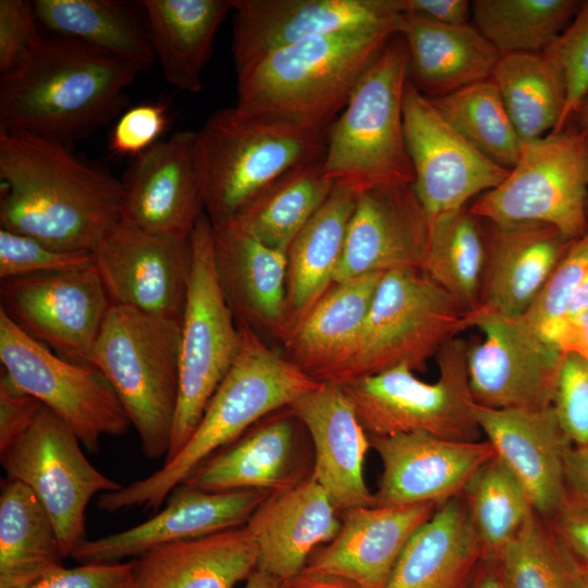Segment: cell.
I'll use <instances>...</instances> for the list:
<instances>
[{"instance_id":"6da1fadb","label":"cell","mask_w":588,"mask_h":588,"mask_svg":"<svg viewBox=\"0 0 588 588\" xmlns=\"http://www.w3.org/2000/svg\"><path fill=\"white\" fill-rule=\"evenodd\" d=\"M0 225L65 250L93 252L121 221L123 184L66 144L0 131Z\"/></svg>"},{"instance_id":"7a4b0ae2","label":"cell","mask_w":588,"mask_h":588,"mask_svg":"<svg viewBox=\"0 0 588 588\" xmlns=\"http://www.w3.org/2000/svg\"><path fill=\"white\" fill-rule=\"evenodd\" d=\"M138 71L70 37L44 39L20 69L0 76V131L63 144L89 137L128 103Z\"/></svg>"},{"instance_id":"3957f363","label":"cell","mask_w":588,"mask_h":588,"mask_svg":"<svg viewBox=\"0 0 588 588\" xmlns=\"http://www.w3.org/2000/svg\"><path fill=\"white\" fill-rule=\"evenodd\" d=\"M240 328L242 340L236 357L185 445L150 476L100 494L99 510L108 513L132 507L157 510L207 457L319 385L320 382L269 348L252 328Z\"/></svg>"},{"instance_id":"277c9868","label":"cell","mask_w":588,"mask_h":588,"mask_svg":"<svg viewBox=\"0 0 588 588\" xmlns=\"http://www.w3.org/2000/svg\"><path fill=\"white\" fill-rule=\"evenodd\" d=\"M394 35L342 33L262 54L236 70L235 108L262 121L328 133Z\"/></svg>"},{"instance_id":"5b68a950","label":"cell","mask_w":588,"mask_h":588,"mask_svg":"<svg viewBox=\"0 0 588 588\" xmlns=\"http://www.w3.org/2000/svg\"><path fill=\"white\" fill-rule=\"evenodd\" d=\"M407 82V48L396 34L359 79L328 132L321 167L328 181L358 194L414 183L403 125Z\"/></svg>"},{"instance_id":"8992f818","label":"cell","mask_w":588,"mask_h":588,"mask_svg":"<svg viewBox=\"0 0 588 588\" xmlns=\"http://www.w3.org/2000/svg\"><path fill=\"white\" fill-rule=\"evenodd\" d=\"M328 133L267 122L235 107L196 132L205 210L213 225L236 215L289 171L323 160Z\"/></svg>"},{"instance_id":"52a82bcc","label":"cell","mask_w":588,"mask_h":588,"mask_svg":"<svg viewBox=\"0 0 588 588\" xmlns=\"http://www.w3.org/2000/svg\"><path fill=\"white\" fill-rule=\"evenodd\" d=\"M180 331V322L112 305L91 356L151 461L169 450L179 396Z\"/></svg>"},{"instance_id":"ba28073f","label":"cell","mask_w":588,"mask_h":588,"mask_svg":"<svg viewBox=\"0 0 588 588\" xmlns=\"http://www.w3.org/2000/svg\"><path fill=\"white\" fill-rule=\"evenodd\" d=\"M192 261L179 346V396L170 461L185 445L238 352L242 332L222 289L213 225L206 212L191 233Z\"/></svg>"},{"instance_id":"9c48e42d","label":"cell","mask_w":588,"mask_h":588,"mask_svg":"<svg viewBox=\"0 0 588 588\" xmlns=\"http://www.w3.org/2000/svg\"><path fill=\"white\" fill-rule=\"evenodd\" d=\"M466 329V311L424 272L388 271L354 355L330 382L341 385L402 365L422 371L448 341Z\"/></svg>"},{"instance_id":"30bf717a","label":"cell","mask_w":588,"mask_h":588,"mask_svg":"<svg viewBox=\"0 0 588 588\" xmlns=\"http://www.w3.org/2000/svg\"><path fill=\"white\" fill-rule=\"evenodd\" d=\"M468 344L448 341L437 354L439 378L428 383L397 366L341 384L369 437L426 432L455 441H479L467 369Z\"/></svg>"},{"instance_id":"8fae6325","label":"cell","mask_w":588,"mask_h":588,"mask_svg":"<svg viewBox=\"0 0 588 588\" xmlns=\"http://www.w3.org/2000/svg\"><path fill=\"white\" fill-rule=\"evenodd\" d=\"M469 211L494 223L541 222L568 241L588 230V137L565 126L523 143L519 158L493 189L476 197Z\"/></svg>"},{"instance_id":"7c38bea8","label":"cell","mask_w":588,"mask_h":588,"mask_svg":"<svg viewBox=\"0 0 588 588\" xmlns=\"http://www.w3.org/2000/svg\"><path fill=\"white\" fill-rule=\"evenodd\" d=\"M0 463L8 478L23 482L39 499L65 558L87 540L85 512L91 498L122 487L91 465L74 431L46 406L0 451Z\"/></svg>"},{"instance_id":"4fadbf2b","label":"cell","mask_w":588,"mask_h":588,"mask_svg":"<svg viewBox=\"0 0 588 588\" xmlns=\"http://www.w3.org/2000/svg\"><path fill=\"white\" fill-rule=\"evenodd\" d=\"M0 360L2 372L54 412L88 452H98L103 436L127 433L128 417L97 369L59 356L23 332L2 310Z\"/></svg>"},{"instance_id":"5bb4252c","label":"cell","mask_w":588,"mask_h":588,"mask_svg":"<svg viewBox=\"0 0 588 588\" xmlns=\"http://www.w3.org/2000/svg\"><path fill=\"white\" fill-rule=\"evenodd\" d=\"M0 302V310L35 341L71 363L93 367L94 347L112 306L95 265L1 280Z\"/></svg>"},{"instance_id":"9a60e30c","label":"cell","mask_w":588,"mask_h":588,"mask_svg":"<svg viewBox=\"0 0 588 588\" xmlns=\"http://www.w3.org/2000/svg\"><path fill=\"white\" fill-rule=\"evenodd\" d=\"M483 340L468 344L470 393L482 406L499 409L552 406L564 354L523 317L467 314Z\"/></svg>"},{"instance_id":"2e32d148","label":"cell","mask_w":588,"mask_h":588,"mask_svg":"<svg viewBox=\"0 0 588 588\" xmlns=\"http://www.w3.org/2000/svg\"><path fill=\"white\" fill-rule=\"evenodd\" d=\"M403 125L413 187L430 221L467 207L473 197L497 187L510 172L464 139L409 79Z\"/></svg>"},{"instance_id":"e0dca14e","label":"cell","mask_w":588,"mask_h":588,"mask_svg":"<svg viewBox=\"0 0 588 588\" xmlns=\"http://www.w3.org/2000/svg\"><path fill=\"white\" fill-rule=\"evenodd\" d=\"M93 255L112 305L181 323L191 271V235L155 234L120 221Z\"/></svg>"},{"instance_id":"ac0fdd59","label":"cell","mask_w":588,"mask_h":588,"mask_svg":"<svg viewBox=\"0 0 588 588\" xmlns=\"http://www.w3.org/2000/svg\"><path fill=\"white\" fill-rule=\"evenodd\" d=\"M401 0H233L236 70L268 52L342 33L400 34Z\"/></svg>"},{"instance_id":"d6986e66","label":"cell","mask_w":588,"mask_h":588,"mask_svg":"<svg viewBox=\"0 0 588 588\" xmlns=\"http://www.w3.org/2000/svg\"><path fill=\"white\" fill-rule=\"evenodd\" d=\"M307 430L290 406L252 426L241 437L201 462L184 483L210 492L294 488L314 469Z\"/></svg>"},{"instance_id":"ffe728a7","label":"cell","mask_w":588,"mask_h":588,"mask_svg":"<svg viewBox=\"0 0 588 588\" xmlns=\"http://www.w3.org/2000/svg\"><path fill=\"white\" fill-rule=\"evenodd\" d=\"M121 221L155 234L189 236L205 212L196 132H175L145 150L127 169Z\"/></svg>"},{"instance_id":"44dd1931","label":"cell","mask_w":588,"mask_h":588,"mask_svg":"<svg viewBox=\"0 0 588 588\" xmlns=\"http://www.w3.org/2000/svg\"><path fill=\"white\" fill-rule=\"evenodd\" d=\"M430 220L413 184L373 187L357 195L333 283L366 273L420 270Z\"/></svg>"},{"instance_id":"7402d4cb","label":"cell","mask_w":588,"mask_h":588,"mask_svg":"<svg viewBox=\"0 0 588 588\" xmlns=\"http://www.w3.org/2000/svg\"><path fill=\"white\" fill-rule=\"evenodd\" d=\"M369 441L382 463L376 505L441 504L461 495L495 455L488 440L455 441L426 432L369 437Z\"/></svg>"},{"instance_id":"603a6c76","label":"cell","mask_w":588,"mask_h":588,"mask_svg":"<svg viewBox=\"0 0 588 588\" xmlns=\"http://www.w3.org/2000/svg\"><path fill=\"white\" fill-rule=\"evenodd\" d=\"M269 494L260 490L210 492L182 482L170 492L164 509L151 518L119 532L87 539L70 558L79 564L118 563L161 544L244 526Z\"/></svg>"},{"instance_id":"cb8c5ba5","label":"cell","mask_w":588,"mask_h":588,"mask_svg":"<svg viewBox=\"0 0 588 588\" xmlns=\"http://www.w3.org/2000/svg\"><path fill=\"white\" fill-rule=\"evenodd\" d=\"M474 413L495 455L527 491L535 512L553 517L567 500L565 460L572 446L553 407L499 409L475 402Z\"/></svg>"},{"instance_id":"d4e9b609","label":"cell","mask_w":588,"mask_h":588,"mask_svg":"<svg viewBox=\"0 0 588 588\" xmlns=\"http://www.w3.org/2000/svg\"><path fill=\"white\" fill-rule=\"evenodd\" d=\"M480 222L486 257L478 307L473 313L522 317L573 241L541 222Z\"/></svg>"},{"instance_id":"484cf974","label":"cell","mask_w":588,"mask_h":588,"mask_svg":"<svg viewBox=\"0 0 588 588\" xmlns=\"http://www.w3.org/2000/svg\"><path fill=\"white\" fill-rule=\"evenodd\" d=\"M290 407L306 428L314 450L311 476L326 490L340 514L376 505L365 481L370 446L367 432L342 388L320 382Z\"/></svg>"},{"instance_id":"4316f807","label":"cell","mask_w":588,"mask_h":588,"mask_svg":"<svg viewBox=\"0 0 588 588\" xmlns=\"http://www.w3.org/2000/svg\"><path fill=\"white\" fill-rule=\"evenodd\" d=\"M439 504L370 505L341 516L336 536L318 548L305 568L345 578L362 588H384L415 531Z\"/></svg>"},{"instance_id":"83f0119b","label":"cell","mask_w":588,"mask_h":588,"mask_svg":"<svg viewBox=\"0 0 588 588\" xmlns=\"http://www.w3.org/2000/svg\"><path fill=\"white\" fill-rule=\"evenodd\" d=\"M257 549V569L282 581L299 574L311 554L339 532L341 516L310 476L270 493L245 524Z\"/></svg>"},{"instance_id":"f1b7e54d","label":"cell","mask_w":588,"mask_h":588,"mask_svg":"<svg viewBox=\"0 0 588 588\" xmlns=\"http://www.w3.org/2000/svg\"><path fill=\"white\" fill-rule=\"evenodd\" d=\"M383 273L333 283L285 336L287 358L317 382H330L354 355Z\"/></svg>"},{"instance_id":"f546056e","label":"cell","mask_w":588,"mask_h":588,"mask_svg":"<svg viewBox=\"0 0 588 588\" xmlns=\"http://www.w3.org/2000/svg\"><path fill=\"white\" fill-rule=\"evenodd\" d=\"M257 564V549L244 525L144 552L133 560L132 588H236Z\"/></svg>"},{"instance_id":"4dcf8cb0","label":"cell","mask_w":588,"mask_h":588,"mask_svg":"<svg viewBox=\"0 0 588 588\" xmlns=\"http://www.w3.org/2000/svg\"><path fill=\"white\" fill-rule=\"evenodd\" d=\"M408 79L427 98L487 81L500 53L474 24L446 25L404 12L400 28Z\"/></svg>"},{"instance_id":"1f68e13d","label":"cell","mask_w":588,"mask_h":588,"mask_svg":"<svg viewBox=\"0 0 588 588\" xmlns=\"http://www.w3.org/2000/svg\"><path fill=\"white\" fill-rule=\"evenodd\" d=\"M485 559L462 495L438 505L411 537L384 588H467Z\"/></svg>"},{"instance_id":"d6a6232c","label":"cell","mask_w":588,"mask_h":588,"mask_svg":"<svg viewBox=\"0 0 588 588\" xmlns=\"http://www.w3.org/2000/svg\"><path fill=\"white\" fill-rule=\"evenodd\" d=\"M213 225V224H212ZM220 282L230 308L247 320L282 330L286 313L287 255L233 222L213 225Z\"/></svg>"},{"instance_id":"836d02e7","label":"cell","mask_w":588,"mask_h":588,"mask_svg":"<svg viewBox=\"0 0 588 588\" xmlns=\"http://www.w3.org/2000/svg\"><path fill=\"white\" fill-rule=\"evenodd\" d=\"M357 195L347 186L334 184L328 198L293 241L286 254V313L281 330L284 335L333 284Z\"/></svg>"},{"instance_id":"e575fe53","label":"cell","mask_w":588,"mask_h":588,"mask_svg":"<svg viewBox=\"0 0 588 588\" xmlns=\"http://www.w3.org/2000/svg\"><path fill=\"white\" fill-rule=\"evenodd\" d=\"M156 59L168 83L199 93L215 37L233 0H144Z\"/></svg>"},{"instance_id":"d590c367","label":"cell","mask_w":588,"mask_h":588,"mask_svg":"<svg viewBox=\"0 0 588 588\" xmlns=\"http://www.w3.org/2000/svg\"><path fill=\"white\" fill-rule=\"evenodd\" d=\"M36 19L56 36L70 37L106 51L138 72L156 60L147 17L114 0H35Z\"/></svg>"},{"instance_id":"8d00e7d4","label":"cell","mask_w":588,"mask_h":588,"mask_svg":"<svg viewBox=\"0 0 588 588\" xmlns=\"http://www.w3.org/2000/svg\"><path fill=\"white\" fill-rule=\"evenodd\" d=\"M66 559L56 527L36 494L5 477L0 492V588H26Z\"/></svg>"},{"instance_id":"74e56055","label":"cell","mask_w":588,"mask_h":588,"mask_svg":"<svg viewBox=\"0 0 588 588\" xmlns=\"http://www.w3.org/2000/svg\"><path fill=\"white\" fill-rule=\"evenodd\" d=\"M490 78L523 143L558 130L566 89L561 68L547 52L501 56Z\"/></svg>"},{"instance_id":"f35d334b","label":"cell","mask_w":588,"mask_h":588,"mask_svg":"<svg viewBox=\"0 0 588 588\" xmlns=\"http://www.w3.org/2000/svg\"><path fill=\"white\" fill-rule=\"evenodd\" d=\"M321 167L322 160L289 171L230 222L267 246L287 254L297 234L333 188L334 184L322 175Z\"/></svg>"},{"instance_id":"ab89813d","label":"cell","mask_w":588,"mask_h":588,"mask_svg":"<svg viewBox=\"0 0 588 588\" xmlns=\"http://www.w3.org/2000/svg\"><path fill=\"white\" fill-rule=\"evenodd\" d=\"M485 257L481 222L467 206L430 221L420 271L469 314L478 307Z\"/></svg>"},{"instance_id":"60d3db41","label":"cell","mask_w":588,"mask_h":588,"mask_svg":"<svg viewBox=\"0 0 588 588\" xmlns=\"http://www.w3.org/2000/svg\"><path fill=\"white\" fill-rule=\"evenodd\" d=\"M573 0H475L477 29L500 56L546 50L578 11Z\"/></svg>"},{"instance_id":"b9f144b4","label":"cell","mask_w":588,"mask_h":588,"mask_svg":"<svg viewBox=\"0 0 588 588\" xmlns=\"http://www.w3.org/2000/svg\"><path fill=\"white\" fill-rule=\"evenodd\" d=\"M428 99L480 154L507 170L515 166L523 142L491 78Z\"/></svg>"},{"instance_id":"7bdbcfd3","label":"cell","mask_w":588,"mask_h":588,"mask_svg":"<svg viewBox=\"0 0 588 588\" xmlns=\"http://www.w3.org/2000/svg\"><path fill=\"white\" fill-rule=\"evenodd\" d=\"M461 495L486 559H493L535 512L525 488L497 455L477 470Z\"/></svg>"},{"instance_id":"ee69618b","label":"cell","mask_w":588,"mask_h":588,"mask_svg":"<svg viewBox=\"0 0 588 588\" xmlns=\"http://www.w3.org/2000/svg\"><path fill=\"white\" fill-rule=\"evenodd\" d=\"M505 588H575L578 571L548 519L534 512L491 559Z\"/></svg>"},{"instance_id":"f6af8a7d","label":"cell","mask_w":588,"mask_h":588,"mask_svg":"<svg viewBox=\"0 0 588 588\" xmlns=\"http://www.w3.org/2000/svg\"><path fill=\"white\" fill-rule=\"evenodd\" d=\"M588 279V230L571 243L534 304L522 316L544 340L555 341L566 320L569 301Z\"/></svg>"},{"instance_id":"bcb514c9","label":"cell","mask_w":588,"mask_h":588,"mask_svg":"<svg viewBox=\"0 0 588 588\" xmlns=\"http://www.w3.org/2000/svg\"><path fill=\"white\" fill-rule=\"evenodd\" d=\"M93 265V252L60 249L29 235L0 229L1 280L77 270Z\"/></svg>"},{"instance_id":"7dc6e473","label":"cell","mask_w":588,"mask_h":588,"mask_svg":"<svg viewBox=\"0 0 588 588\" xmlns=\"http://www.w3.org/2000/svg\"><path fill=\"white\" fill-rule=\"evenodd\" d=\"M561 68L566 89L564 111L556 131L564 128L588 94V1L546 49Z\"/></svg>"},{"instance_id":"c3c4849f","label":"cell","mask_w":588,"mask_h":588,"mask_svg":"<svg viewBox=\"0 0 588 588\" xmlns=\"http://www.w3.org/2000/svg\"><path fill=\"white\" fill-rule=\"evenodd\" d=\"M552 407L571 443L588 446V363L564 355Z\"/></svg>"},{"instance_id":"681fc988","label":"cell","mask_w":588,"mask_h":588,"mask_svg":"<svg viewBox=\"0 0 588 588\" xmlns=\"http://www.w3.org/2000/svg\"><path fill=\"white\" fill-rule=\"evenodd\" d=\"M35 19L33 2L0 0V76L23 66L41 46Z\"/></svg>"},{"instance_id":"f907efd6","label":"cell","mask_w":588,"mask_h":588,"mask_svg":"<svg viewBox=\"0 0 588 588\" xmlns=\"http://www.w3.org/2000/svg\"><path fill=\"white\" fill-rule=\"evenodd\" d=\"M170 123L162 102H147L130 108L117 121L109 139V149L118 156L137 157L150 148Z\"/></svg>"},{"instance_id":"816d5d0a","label":"cell","mask_w":588,"mask_h":588,"mask_svg":"<svg viewBox=\"0 0 588 588\" xmlns=\"http://www.w3.org/2000/svg\"><path fill=\"white\" fill-rule=\"evenodd\" d=\"M133 560L61 566L26 588H132Z\"/></svg>"},{"instance_id":"f5cc1de1","label":"cell","mask_w":588,"mask_h":588,"mask_svg":"<svg viewBox=\"0 0 588 588\" xmlns=\"http://www.w3.org/2000/svg\"><path fill=\"white\" fill-rule=\"evenodd\" d=\"M45 405L17 388L4 373L0 378V451L24 433Z\"/></svg>"},{"instance_id":"db71d44e","label":"cell","mask_w":588,"mask_h":588,"mask_svg":"<svg viewBox=\"0 0 588 588\" xmlns=\"http://www.w3.org/2000/svg\"><path fill=\"white\" fill-rule=\"evenodd\" d=\"M548 522L578 573L588 572V511L566 500Z\"/></svg>"},{"instance_id":"11a10c76","label":"cell","mask_w":588,"mask_h":588,"mask_svg":"<svg viewBox=\"0 0 588 588\" xmlns=\"http://www.w3.org/2000/svg\"><path fill=\"white\" fill-rule=\"evenodd\" d=\"M401 2L404 12L440 24H467L471 16V4L466 0H401Z\"/></svg>"},{"instance_id":"9f6ffc18","label":"cell","mask_w":588,"mask_h":588,"mask_svg":"<svg viewBox=\"0 0 588 588\" xmlns=\"http://www.w3.org/2000/svg\"><path fill=\"white\" fill-rule=\"evenodd\" d=\"M567 500L588 511V446H571L565 460Z\"/></svg>"},{"instance_id":"6f0895ef","label":"cell","mask_w":588,"mask_h":588,"mask_svg":"<svg viewBox=\"0 0 588 588\" xmlns=\"http://www.w3.org/2000/svg\"><path fill=\"white\" fill-rule=\"evenodd\" d=\"M555 346L564 355H575L588 363V309L565 321Z\"/></svg>"},{"instance_id":"680465c9","label":"cell","mask_w":588,"mask_h":588,"mask_svg":"<svg viewBox=\"0 0 588 588\" xmlns=\"http://www.w3.org/2000/svg\"><path fill=\"white\" fill-rule=\"evenodd\" d=\"M283 588H362L336 575L304 568L299 574L283 581Z\"/></svg>"},{"instance_id":"91938a15","label":"cell","mask_w":588,"mask_h":588,"mask_svg":"<svg viewBox=\"0 0 588 588\" xmlns=\"http://www.w3.org/2000/svg\"><path fill=\"white\" fill-rule=\"evenodd\" d=\"M467 588H505L495 563L483 559Z\"/></svg>"},{"instance_id":"94428289","label":"cell","mask_w":588,"mask_h":588,"mask_svg":"<svg viewBox=\"0 0 588 588\" xmlns=\"http://www.w3.org/2000/svg\"><path fill=\"white\" fill-rule=\"evenodd\" d=\"M587 309H588V279L576 290V292L572 296L568 308H567L566 320L573 317L574 315L581 313L584 310H587Z\"/></svg>"},{"instance_id":"6125c7cd","label":"cell","mask_w":588,"mask_h":588,"mask_svg":"<svg viewBox=\"0 0 588 588\" xmlns=\"http://www.w3.org/2000/svg\"><path fill=\"white\" fill-rule=\"evenodd\" d=\"M244 588H283V581L262 571L256 569L246 580Z\"/></svg>"},{"instance_id":"be15d7a7","label":"cell","mask_w":588,"mask_h":588,"mask_svg":"<svg viewBox=\"0 0 588 588\" xmlns=\"http://www.w3.org/2000/svg\"><path fill=\"white\" fill-rule=\"evenodd\" d=\"M577 113L580 118L581 128L586 132L588 137V94L583 100Z\"/></svg>"},{"instance_id":"e7e4bbea","label":"cell","mask_w":588,"mask_h":588,"mask_svg":"<svg viewBox=\"0 0 588 588\" xmlns=\"http://www.w3.org/2000/svg\"><path fill=\"white\" fill-rule=\"evenodd\" d=\"M575 588H588V572L578 573Z\"/></svg>"}]
</instances>
